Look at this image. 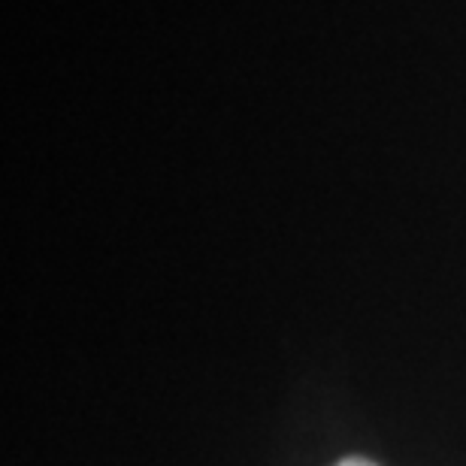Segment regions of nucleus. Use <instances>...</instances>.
<instances>
[{"mask_svg": "<svg viewBox=\"0 0 466 466\" xmlns=\"http://www.w3.org/2000/svg\"><path fill=\"white\" fill-rule=\"evenodd\" d=\"M337 466H376L372 461H363V458H346V461H339Z\"/></svg>", "mask_w": 466, "mask_h": 466, "instance_id": "f257e3e1", "label": "nucleus"}]
</instances>
